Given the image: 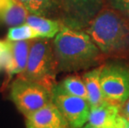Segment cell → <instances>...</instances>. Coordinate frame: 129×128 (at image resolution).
I'll return each instance as SVG.
<instances>
[{"instance_id":"obj_20","label":"cell","mask_w":129,"mask_h":128,"mask_svg":"<svg viewBox=\"0 0 129 128\" xmlns=\"http://www.w3.org/2000/svg\"><path fill=\"white\" fill-rule=\"evenodd\" d=\"M82 128H98V127H95V126H93L92 125H91L90 123H87V125H85V126H83Z\"/></svg>"},{"instance_id":"obj_10","label":"cell","mask_w":129,"mask_h":128,"mask_svg":"<svg viewBox=\"0 0 129 128\" xmlns=\"http://www.w3.org/2000/svg\"><path fill=\"white\" fill-rule=\"evenodd\" d=\"M29 14L18 0H0V21L14 27L25 23Z\"/></svg>"},{"instance_id":"obj_21","label":"cell","mask_w":129,"mask_h":128,"mask_svg":"<svg viewBox=\"0 0 129 128\" xmlns=\"http://www.w3.org/2000/svg\"><path fill=\"white\" fill-rule=\"evenodd\" d=\"M125 128H129V121L127 120V121H126V126Z\"/></svg>"},{"instance_id":"obj_15","label":"cell","mask_w":129,"mask_h":128,"mask_svg":"<svg viewBox=\"0 0 129 128\" xmlns=\"http://www.w3.org/2000/svg\"><path fill=\"white\" fill-rule=\"evenodd\" d=\"M57 87L66 93L87 100V92L83 79L78 76H68L60 83H57Z\"/></svg>"},{"instance_id":"obj_12","label":"cell","mask_w":129,"mask_h":128,"mask_svg":"<svg viewBox=\"0 0 129 128\" xmlns=\"http://www.w3.org/2000/svg\"><path fill=\"white\" fill-rule=\"evenodd\" d=\"M101 70L102 67H96L85 72L83 76L87 92V102L91 108L98 107L105 101L100 83Z\"/></svg>"},{"instance_id":"obj_6","label":"cell","mask_w":129,"mask_h":128,"mask_svg":"<svg viewBox=\"0 0 129 128\" xmlns=\"http://www.w3.org/2000/svg\"><path fill=\"white\" fill-rule=\"evenodd\" d=\"M61 10V21L68 28L83 29L103 9L104 0H56Z\"/></svg>"},{"instance_id":"obj_18","label":"cell","mask_w":129,"mask_h":128,"mask_svg":"<svg viewBox=\"0 0 129 128\" xmlns=\"http://www.w3.org/2000/svg\"><path fill=\"white\" fill-rule=\"evenodd\" d=\"M121 113L126 119L129 118V99L121 106Z\"/></svg>"},{"instance_id":"obj_2","label":"cell","mask_w":129,"mask_h":128,"mask_svg":"<svg viewBox=\"0 0 129 128\" xmlns=\"http://www.w3.org/2000/svg\"><path fill=\"white\" fill-rule=\"evenodd\" d=\"M87 32L103 53L129 48V27L111 10H102L90 23Z\"/></svg>"},{"instance_id":"obj_13","label":"cell","mask_w":129,"mask_h":128,"mask_svg":"<svg viewBox=\"0 0 129 128\" xmlns=\"http://www.w3.org/2000/svg\"><path fill=\"white\" fill-rule=\"evenodd\" d=\"M30 14L50 18L57 16L61 20V10L56 0H18Z\"/></svg>"},{"instance_id":"obj_8","label":"cell","mask_w":129,"mask_h":128,"mask_svg":"<svg viewBox=\"0 0 129 128\" xmlns=\"http://www.w3.org/2000/svg\"><path fill=\"white\" fill-rule=\"evenodd\" d=\"M126 119L121 113V105L105 100L91 108L88 123L98 128H125Z\"/></svg>"},{"instance_id":"obj_11","label":"cell","mask_w":129,"mask_h":128,"mask_svg":"<svg viewBox=\"0 0 129 128\" xmlns=\"http://www.w3.org/2000/svg\"><path fill=\"white\" fill-rule=\"evenodd\" d=\"M25 23L32 27L38 34L39 37L53 38L63 28V24L58 19L29 14L27 17Z\"/></svg>"},{"instance_id":"obj_5","label":"cell","mask_w":129,"mask_h":128,"mask_svg":"<svg viewBox=\"0 0 129 128\" xmlns=\"http://www.w3.org/2000/svg\"><path fill=\"white\" fill-rule=\"evenodd\" d=\"M100 83L105 100L122 106L129 99V66L116 62L102 66Z\"/></svg>"},{"instance_id":"obj_19","label":"cell","mask_w":129,"mask_h":128,"mask_svg":"<svg viewBox=\"0 0 129 128\" xmlns=\"http://www.w3.org/2000/svg\"><path fill=\"white\" fill-rule=\"evenodd\" d=\"M5 44H6V40H4V41L0 40V53H1L2 50L4 49Z\"/></svg>"},{"instance_id":"obj_14","label":"cell","mask_w":129,"mask_h":128,"mask_svg":"<svg viewBox=\"0 0 129 128\" xmlns=\"http://www.w3.org/2000/svg\"><path fill=\"white\" fill-rule=\"evenodd\" d=\"M31 42L32 40L12 42L13 65L9 77L7 78V81H9L13 76H18L21 74L25 70L27 62H28Z\"/></svg>"},{"instance_id":"obj_1","label":"cell","mask_w":129,"mask_h":128,"mask_svg":"<svg viewBox=\"0 0 129 128\" xmlns=\"http://www.w3.org/2000/svg\"><path fill=\"white\" fill-rule=\"evenodd\" d=\"M58 72L85 70L99 62L101 53L87 32L63 25L53 41Z\"/></svg>"},{"instance_id":"obj_16","label":"cell","mask_w":129,"mask_h":128,"mask_svg":"<svg viewBox=\"0 0 129 128\" xmlns=\"http://www.w3.org/2000/svg\"><path fill=\"white\" fill-rule=\"evenodd\" d=\"M38 37H39L38 34L32 27L27 23H23L18 26L11 27L8 31L6 40L11 42H18V41L33 40Z\"/></svg>"},{"instance_id":"obj_9","label":"cell","mask_w":129,"mask_h":128,"mask_svg":"<svg viewBox=\"0 0 129 128\" xmlns=\"http://www.w3.org/2000/svg\"><path fill=\"white\" fill-rule=\"evenodd\" d=\"M25 118L27 128H71L53 102Z\"/></svg>"},{"instance_id":"obj_3","label":"cell","mask_w":129,"mask_h":128,"mask_svg":"<svg viewBox=\"0 0 129 128\" xmlns=\"http://www.w3.org/2000/svg\"><path fill=\"white\" fill-rule=\"evenodd\" d=\"M57 72L53 41L45 37L33 39L26 68L17 77L37 82L52 92Z\"/></svg>"},{"instance_id":"obj_7","label":"cell","mask_w":129,"mask_h":128,"mask_svg":"<svg viewBox=\"0 0 129 128\" xmlns=\"http://www.w3.org/2000/svg\"><path fill=\"white\" fill-rule=\"evenodd\" d=\"M52 99L71 128H82L88 121L91 107L87 100L66 93L57 84L52 91Z\"/></svg>"},{"instance_id":"obj_17","label":"cell","mask_w":129,"mask_h":128,"mask_svg":"<svg viewBox=\"0 0 129 128\" xmlns=\"http://www.w3.org/2000/svg\"><path fill=\"white\" fill-rule=\"evenodd\" d=\"M112 7L129 18V0H110Z\"/></svg>"},{"instance_id":"obj_4","label":"cell","mask_w":129,"mask_h":128,"mask_svg":"<svg viewBox=\"0 0 129 128\" xmlns=\"http://www.w3.org/2000/svg\"><path fill=\"white\" fill-rule=\"evenodd\" d=\"M10 98L25 117L53 102L52 92L37 82L19 77L11 84Z\"/></svg>"}]
</instances>
